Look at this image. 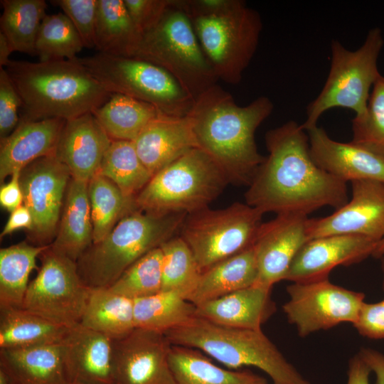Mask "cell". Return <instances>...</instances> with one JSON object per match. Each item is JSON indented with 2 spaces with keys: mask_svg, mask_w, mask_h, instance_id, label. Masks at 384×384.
Segmentation results:
<instances>
[{
  "mask_svg": "<svg viewBox=\"0 0 384 384\" xmlns=\"http://www.w3.org/2000/svg\"><path fill=\"white\" fill-rule=\"evenodd\" d=\"M381 258H382V267H383V275H384V256L382 257ZM383 284H384V281H383Z\"/></svg>",
  "mask_w": 384,
  "mask_h": 384,
  "instance_id": "obj_53",
  "label": "cell"
},
{
  "mask_svg": "<svg viewBox=\"0 0 384 384\" xmlns=\"http://www.w3.org/2000/svg\"><path fill=\"white\" fill-rule=\"evenodd\" d=\"M77 60L111 93L149 103L172 117L188 114L195 100L166 70L137 57L97 53Z\"/></svg>",
  "mask_w": 384,
  "mask_h": 384,
  "instance_id": "obj_9",
  "label": "cell"
},
{
  "mask_svg": "<svg viewBox=\"0 0 384 384\" xmlns=\"http://www.w3.org/2000/svg\"><path fill=\"white\" fill-rule=\"evenodd\" d=\"M50 245L20 242L0 250V308L21 306L36 260Z\"/></svg>",
  "mask_w": 384,
  "mask_h": 384,
  "instance_id": "obj_33",
  "label": "cell"
},
{
  "mask_svg": "<svg viewBox=\"0 0 384 384\" xmlns=\"http://www.w3.org/2000/svg\"><path fill=\"white\" fill-rule=\"evenodd\" d=\"M188 16L218 80L238 84L259 44L262 30L260 14L239 0L223 11Z\"/></svg>",
  "mask_w": 384,
  "mask_h": 384,
  "instance_id": "obj_10",
  "label": "cell"
},
{
  "mask_svg": "<svg viewBox=\"0 0 384 384\" xmlns=\"http://www.w3.org/2000/svg\"><path fill=\"white\" fill-rule=\"evenodd\" d=\"M65 122L58 118L21 119L14 131L1 142V181L40 158L55 155Z\"/></svg>",
  "mask_w": 384,
  "mask_h": 384,
  "instance_id": "obj_22",
  "label": "cell"
},
{
  "mask_svg": "<svg viewBox=\"0 0 384 384\" xmlns=\"http://www.w3.org/2000/svg\"><path fill=\"white\" fill-rule=\"evenodd\" d=\"M171 347L164 334L140 328L113 340L114 384H176L169 363Z\"/></svg>",
  "mask_w": 384,
  "mask_h": 384,
  "instance_id": "obj_16",
  "label": "cell"
},
{
  "mask_svg": "<svg viewBox=\"0 0 384 384\" xmlns=\"http://www.w3.org/2000/svg\"><path fill=\"white\" fill-rule=\"evenodd\" d=\"M258 269L253 245L201 273L190 299L194 305L219 298L256 284Z\"/></svg>",
  "mask_w": 384,
  "mask_h": 384,
  "instance_id": "obj_27",
  "label": "cell"
},
{
  "mask_svg": "<svg viewBox=\"0 0 384 384\" xmlns=\"http://www.w3.org/2000/svg\"><path fill=\"white\" fill-rule=\"evenodd\" d=\"M98 174L132 198H135L153 176L139 157L134 142L124 140H112Z\"/></svg>",
  "mask_w": 384,
  "mask_h": 384,
  "instance_id": "obj_37",
  "label": "cell"
},
{
  "mask_svg": "<svg viewBox=\"0 0 384 384\" xmlns=\"http://www.w3.org/2000/svg\"><path fill=\"white\" fill-rule=\"evenodd\" d=\"M11 384H14L13 383Z\"/></svg>",
  "mask_w": 384,
  "mask_h": 384,
  "instance_id": "obj_54",
  "label": "cell"
},
{
  "mask_svg": "<svg viewBox=\"0 0 384 384\" xmlns=\"http://www.w3.org/2000/svg\"><path fill=\"white\" fill-rule=\"evenodd\" d=\"M142 35L124 0H97L95 48L98 53L134 57Z\"/></svg>",
  "mask_w": 384,
  "mask_h": 384,
  "instance_id": "obj_29",
  "label": "cell"
},
{
  "mask_svg": "<svg viewBox=\"0 0 384 384\" xmlns=\"http://www.w3.org/2000/svg\"><path fill=\"white\" fill-rule=\"evenodd\" d=\"M311 156L318 166L343 182L376 180L384 182V156L331 139L322 127L307 131Z\"/></svg>",
  "mask_w": 384,
  "mask_h": 384,
  "instance_id": "obj_20",
  "label": "cell"
},
{
  "mask_svg": "<svg viewBox=\"0 0 384 384\" xmlns=\"http://www.w3.org/2000/svg\"><path fill=\"white\" fill-rule=\"evenodd\" d=\"M92 223V244L102 241L117 223L137 208L135 198L126 197L110 179L97 174L88 183Z\"/></svg>",
  "mask_w": 384,
  "mask_h": 384,
  "instance_id": "obj_36",
  "label": "cell"
},
{
  "mask_svg": "<svg viewBox=\"0 0 384 384\" xmlns=\"http://www.w3.org/2000/svg\"><path fill=\"white\" fill-rule=\"evenodd\" d=\"M133 142L152 175L190 149L198 148L188 117L164 113L149 122Z\"/></svg>",
  "mask_w": 384,
  "mask_h": 384,
  "instance_id": "obj_24",
  "label": "cell"
},
{
  "mask_svg": "<svg viewBox=\"0 0 384 384\" xmlns=\"http://www.w3.org/2000/svg\"><path fill=\"white\" fill-rule=\"evenodd\" d=\"M67 384H87V383H84L77 382V381H70Z\"/></svg>",
  "mask_w": 384,
  "mask_h": 384,
  "instance_id": "obj_52",
  "label": "cell"
},
{
  "mask_svg": "<svg viewBox=\"0 0 384 384\" xmlns=\"http://www.w3.org/2000/svg\"><path fill=\"white\" fill-rule=\"evenodd\" d=\"M160 247L161 291L174 292L190 302L202 273L191 250L181 236L172 237Z\"/></svg>",
  "mask_w": 384,
  "mask_h": 384,
  "instance_id": "obj_38",
  "label": "cell"
},
{
  "mask_svg": "<svg viewBox=\"0 0 384 384\" xmlns=\"http://www.w3.org/2000/svg\"><path fill=\"white\" fill-rule=\"evenodd\" d=\"M133 301L136 328L165 334L196 316V305L171 292Z\"/></svg>",
  "mask_w": 384,
  "mask_h": 384,
  "instance_id": "obj_34",
  "label": "cell"
},
{
  "mask_svg": "<svg viewBox=\"0 0 384 384\" xmlns=\"http://www.w3.org/2000/svg\"><path fill=\"white\" fill-rule=\"evenodd\" d=\"M60 344L69 382L114 384L112 338L77 324Z\"/></svg>",
  "mask_w": 384,
  "mask_h": 384,
  "instance_id": "obj_19",
  "label": "cell"
},
{
  "mask_svg": "<svg viewBox=\"0 0 384 384\" xmlns=\"http://www.w3.org/2000/svg\"><path fill=\"white\" fill-rule=\"evenodd\" d=\"M370 369L358 353L348 365L347 384H370Z\"/></svg>",
  "mask_w": 384,
  "mask_h": 384,
  "instance_id": "obj_49",
  "label": "cell"
},
{
  "mask_svg": "<svg viewBox=\"0 0 384 384\" xmlns=\"http://www.w3.org/2000/svg\"><path fill=\"white\" fill-rule=\"evenodd\" d=\"M164 335L171 345L198 349L230 369L256 367L274 384H311L261 329L223 326L195 316Z\"/></svg>",
  "mask_w": 384,
  "mask_h": 384,
  "instance_id": "obj_5",
  "label": "cell"
},
{
  "mask_svg": "<svg viewBox=\"0 0 384 384\" xmlns=\"http://www.w3.org/2000/svg\"><path fill=\"white\" fill-rule=\"evenodd\" d=\"M68 329L21 307L0 308V349L59 343Z\"/></svg>",
  "mask_w": 384,
  "mask_h": 384,
  "instance_id": "obj_31",
  "label": "cell"
},
{
  "mask_svg": "<svg viewBox=\"0 0 384 384\" xmlns=\"http://www.w3.org/2000/svg\"><path fill=\"white\" fill-rule=\"evenodd\" d=\"M229 183L206 152L193 148L153 175L135 203L146 212L188 214L207 208Z\"/></svg>",
  "mask_w": 384,
  "mask_h": 384,
  "instance_id": "obj_7",
  "label": "cell"
},
{
  "mask_svg": "<svg viewBox=\"0 0 384 384\" xmlns=\"http://www.w3.org/2000/svg\"><path fill=\"white\" fill-rule=\"evenodd\" d=\"M307 220L303 215L280 213L262 223L253 244L258 269L255 284L272 289L285 280L293 260L309 240Z\"/></svg>",
  "mask_w": 384,
  "mask_h": 384,
  "instance_id": "obj_17",
  "label": "cell"
},
{
  "mask_svg": "<svg viewBox=\"0 0 384 384\" xmlns=\"http://www.w3.org/2000/svg\"><path fill=\"white\" fill-rule=\"evenodd\" d=\"M161 113L149 103L119 93H112L92 112L112 140L132 142Z\"/></svg>",
  "mask_w": 384,
  "mask_h": 384,
  "instance_id": "obj_32",
  "label": "cell"
},
{
  "mask_svg": "<svg viewBox=\"0 0 384 384\" xmlns=\"http://www.w3.org/2000/svg\"><path fill=\"white\" fill-rule=\"evenodd\" d=\"M92 245V223L88 183L70 178L64 200L58 232L50 248L77 262Z\"/></svg>",
  "mask_w": 384,
  "mask_h": 384,
  "instance_id": "obj_26",
  "label": "cell"
},
{
  "mask_svg": "<svg viewBox=\"0 0 384 384\" xmlns=\"http://www.w3.org/2000/svg\"><path fill=\"white\" fill-rule=\"evenodd\" d=\"M273 109L266 96L240 106L215 84L195 100L187 117L198 148L220 166L230 183L249 186L265 158L258 152L255 132Z\"/></svg>",
  "mask_w": 384,
  "mask_h": 384,
  "instance_id": "obj_2",
  "label": "cell"
},
{
  "mask_svg": "<svg viewBox=\"0 0 384 384\" xmlns=\"http://www.w3.org/2000/svg\"><path fill=\"white\" fill-rule=\"evenodd\" d=\"M377 243L355 235H333L309 240L293 260L285 280L307 282L327 279L334 268L356 264L372 256Z\"/></svg>",
  "mask_w": 384,
  "mask_h": 384,
  "instance_id": "obj_18",
  "label": "cell"
},
{
  "mask_svg": "<svg viewBox=\"0 0 384 384\" xmlns=\"http://www.w3.org/2000/svg\"><path fill=\"white\" fill-rule=\"evenodd\" d=\"M21 171H15L9 182L0 188V204L3 208L11 213L23 204V195L21 186Z\"/></svg>",
  "mask_w": 384,
  "mask_h": 384,
  "instance_id": "obj_46",
  "label": "cell"
},
{
  "mask_svg": "<svg viewBox=\"0 0 384 384\" xmlns=\"http://www.w3.org/2000/svg\"><path fill=\"white\" fill-rule=\"evenodd\" d=\"M271 289L254 284L196 306L195 316L218 325L260 330L276 310Z\"/></svg>",
  "mask_w": 384,
  "mask_h": 384,
  "instance_id": "obj_23",
  "label": "cell"
},
{
  "mask_svg": "<svg viewBox=\"0 0 384 384\" xmlns=\"http://www.w3.org/2000/svg\"><path fill=\"white\" fill-rule=\"evenodd\" d=\"M33 228V215L29 209L23 204L10 213L0 236L3 238L19 229H27L32 231Z\"/></svg>",
  "mask_w": 384,
  "mask_h": 384,
  "instance_id": "obj_47",
  "label": "cell"
},
{
  "mask_svg": "<svg viewBox=\"0 0 384 384\" xmlns=\"http://www.w3.org/2000/svg\"><path fill=\"white\" fill-rule=\"evenodd\" d=\"M40 257L41 267L21 308L65 327L79 324L91 288L82 281L76 262L55 252L50 245Z\"/></svg>",
  "mask_w": 384,
  "mask_h": 384,
  "instance_id": "obj_12",
  "label": "cell"
},
{
  "mask_svg": "<svg viewBox=\"0 0 384 384\" xmlns=\"http://www.w3.org/2000/svg\"><path fill=\"white\" fill-rule=\"evenodd\" d=\"M384 44L379 28L370 29L362 46L351 51L339 41L331 43V66L319 95L306 107V119L302 124L306 132L317 126L327 110L341 107L353 110L355 117L366 112L370 90L380 76L378 59Z\"/></svg>",
  "mask_w": 384,
  "mask_h": 384,
  "instance_id": "obj_8",
  "label": "cell"
},
{
  "mask_svg": "<svg viewBox=\"0 0 384 384\" xmlns=\"http://www.w3.org/2000/svg\"><path fill=\"white\" fill-rule=\"evenodd\" d=\"M4 68L22 101L21 119L67 121L92 112L112 95L77 58L38 63L11 60Z\"/></svg>",
  "mask_w": 384,
  "mask_h": 384,
  "instance_id": "obj_3",
  "label": "cell"
},
{
  "mask_svg": "<svg viewBox=\"0 0 384 384\" xmlns=\"http://www.w3.org/2000/svg\"><path fill=\"white\" fill-rule=\"evenodd\" d=\"M351 199L331 215L308 218L309 240L333 235H355L377 242L384 238V182L356 180L351 182Z\"/></svg>",
  "mask_w": 384,
  "mask_h": 384,
  "instance_id": "obj_15",
  "label": "cell"
},
{
  "mask_svg": "<svg viewBox=\"0 0 384 384\" xmlns=\"http://www.w3.org/2000/svg\"><path fill=\"white\" fill-rule=\"evenodd\" d=\"M268 156L248 186L245 203L263 213L308 216L322 207L338 209L348 201L347 183L314 161L307 132L289 121L265 134Z\"/></svg>",
  "mask_w": 384,
  "mask_h": 384,
  "instance_id": "obj_1",
  "label": "cell"
},
{
  "mask_svg": "<svg viewBox=\"0 0 384 384\" xmlns=\"http://www.w3.org/2000/svg\"><path fill=\"white\" fill-rule=\"evenodd\" d=\"M14 50L5 35L0 31V67L4 68L11 60L9 56Z\"/></svg>",
  "mask_w": 384,
  "mask_h": 384,
  "instance_id": "obj_50",
  "label": "cell"
},
{
  "mask_svg": "<svg viewBox=\"0 0 384 384\" xmlns=\"http://www.w3.org/2000/svg\"><path fill=\"white\" fill-rule=\"evenodd\" d=\"M263 214L246 203L235 202L217 210L207 207L186 215L180 236L203 272L252 247Z\"/></svg>",
  "mask_w": 384,
  "mask_h": 384,
  "instance_id": "obj_11",
  "label": "cell"
},
{
  "mask_svg": "<svg viewBox=\"0 0 384 384\" xmlns=\"http://www.w3.org/2000/svg\"><path fill=\"white\" fill-rule=\"evenodd\" d=\"M0 370L14 384H67L60 344L0 349Z\"/></svg>",
  "mask_w": 384,
  "mask_h": 384,
  "instance_id": "obj_25",
  "label": "cell"
},
{
  "mask_svg": "<svg viewBox=\"0 0 384 384\" xmlns=\"http://www.w3.org/2000/svg\"><path fill=\"white\" fill-rule=\"evenodd\" d=\"M79 324L112 340L121 338L136 328L134 301L108 287L91 288Z\"/></svg>",
  "mask_w": 384,
  "mask_h": 384,
  "instance_id": "obj_30",
  "label": "cell"
},
{
  "mask_svg": "<svg viewBox=\"0 0 384 384\" xmlns=\"http://www.w3.org/2000/svg\"><path fill=\"white\" fill-rule=\"evenodd\" d=\"M70 178L68 168L56 155L40 158L21 171L23 205L33 215L32 238L39 245H48L54 235Z\"/></svg>",
  "mask_w": 384,
  "mask_h": 384,
  "instance_id": "obj_14",
  "label": "cell"
},
{
  "mask_svg": "<svg viewBox=\"0 0 384 384\" xmlns=\"http://www.w3.org/2000/svg\"><path fill=\"white\" fill-rule=\"evenodd\" d=\"M21 99L5 68L0 67V138L8 137L19 124Z\"/></svg>",
  "mask_w": 384,
  "mask_h": 384,
  "instance_id": "obj_43",
  "label": "cell"
},
{
  "mask_svg": "<svg viewBox=\"0 0 384 384\" xmlns=\"http://www.w3.org/2000/svg\"><path fill=\"white\" fill-rule=\"evenodd\" d=\"M186 215L130 211L76 262L82 281L90 288L110 287L137 260L174 237Z\"/></svg>",
  "mask_w": 384,
  "mask_h": 384,
  "instance_id": "obj_4",
  "label": "cell"
},
{
  "mask_svg": "<svg viewBox=\"0 0 384 384\" xmlns=\"http://www.w3.org/2000/svg\"><path fill=\"white\" fill-rule=\"evenodd\" d=\"M169 363L176 384H267L251 371L220 368L192 348L171 345Z\"/></svg>",
  "mask_w": 384,
  "mask_h": 384,
  "instance_id": "obj_28",
  "label": "cell"
},
{
  "mask_svg": "<svg viewBox=\"0 0 384 384\" xmlns=\"http://www.w3.org/2000/svg\"><path fill=\"white\" fill-rule=\"evenodd\" d=\"M287 292L289 299L282 309L302 337L341 323L353 324L365 298L363 293L336 285L329 278L293 282Z\"/></svg>",
  "mask_w": 384,
  "mask_h": 384,
  "instance_id": "obj_13",
  "label": "cell"
},
{
  "mask_svg": "<svg viewBox=\"0 0 384 384\" xmlns=\"http://www.w3.org/2000/svg\"><path fill=\"white\" fill-rule=\"evenodd\" d=\"M134 57L166 70L194 100L219 80L181 0H171L159 22L143 33Z\"/></svg>",
  "mask_w": 384,
  "mask_h": 384,
  "instance_id": "obj_6",
  "label": "cell"
},
{
  "mask_svg": "<svg viewBox=\"0 0 384 384\" xmlns=\"http://www.w3.org/2000/svg\"><path fill=\"white\" fill-rule=\"evenodd\" d=\"M162 252L157 247L137 260L108 288L132 300L161 291Z\"/></svg>",
  "mask_w": 384,
  "mask_h": 384,
  "instance_id": "obj_40",
  "label": "cell"
},
{
  "mask_svg": "<svg viewBox=\"0 0 384 384\" xmlns=\"http://www.w3.org/2000/svg\"><path fill=\"white\" fill-rule=\"evenodd\" d=\"M78 31L85 48H95L97 0H54Z\"/></svg>",
  "mask_w": 384,
  "mask_h": 384,
  "instance_id": "obj_42",
  "label": "cell"
},
{
  "mask_svg": "<svg viewBox=\"0 0 384 384\" xmlns=\"http://www.w3.org/2000/svg\"><path fill=\"white\" fill-rule=\"evenodd\" d=\"M358 354L375 373V384H384V354L369 348H363Z\"/></svg>",
  "mask_w": 384,
  "mask_h": 384,
  "instance_id": "obj_48",
  "label": "cell"
},
{
  "mask_svg": "<svg viewBox=\"0 0 384 384\" xmlns=\"http://www.w3.org/2000/svg\"><path fill=\"white\" fill-rule=\"evenodd\" d=\"M353 325L363 336L384 338V299L374 304L364 302Z\"/></svg>",
  "mask_w": 384,
  "mask_h": 384,
  "instance_id": "obj_45",
  "label": "cell"
},
{
  "mask_svg": "<svg viewBox=\"0 0 384 384\" xmlns=\"http://www.w3.org/2000/svg\"><path fill=\"white\" fill-rule=\"evenodd\" d=\"M0 26L14 51L36 55L41 23L46 15L44 0H1Z\"/></svg>",
  "mask_w": 384,
  "mask_h": 384,
  "instance_id": "obj_35",
  "label": "cell"
},
{
  "mask_svg": "<svg viewBox=\"0 0 384 384\" xmlns=\"http://www.w3.org/2000/svg\"><path fill=\"white\" fill-rule=\"evenodd\" d=\"M112 142L92 112H88L65 122L55 155L72 178L89 183L98 174Z\"/></svg>",
  "mask_w": 384,
  "mask_h": 384,
  "instance_id": "obj_21",
  "label": "cell"
},
{
  "mask_svg": "<svg viewBox=\"0 0 384 384\" xmlns=\"http://www.w3.org/2000/svg\"><path fill=\"white\" fill-rule=\"evenodd\" d=\"M83 48L78 31L64 13L45 16L35 45L39 61L75 60Z\"/></svg>",
  "mask_w": 384,
  "mask_h": 384,
  "instance_id": "obj_39",
  "label": "cell"
},
{
  "mask_svg": "<svg viewBox=\"0 0 384 384\" xmlns=\"http://www.w3.org/2000/svg\"><path fill=\"white\" fill-rule=\"evenodd\" d=\"M171 1L124 0V2L134 23L143 34L159 22Z\"/></svg>",
  "mask_w": 384,
  "mask_h": 384,
  "instance_id": "obj_44",
  "label": "cell"
},
{
  "mask_svg": "<svg viewBox=\"0 0 384 384\" xmlns=\"http://www.w3.org/2000/svg\"><path fill=\"white\" fill-rule=\"evenodd\" d=\"M372 256L376 258H381L384 256V238L378 242Z\"/></svg>",
  "mask_w": 384,
  "mask_h": 384,
  "instance_id": "obj_51",
  "label": "cell"
},
{
  "mask_svg": "<svg viewBox=\"0 0 384 384\" xmlns=\"http://www.w3.org/2000/svg\"><path fill=\"white\" fill-rule=\"evenodd\" d=\"M351 143L384 156V76L374 83L366 113L352 119Z\"/></svg>",
  "mask_w": 384,
  "mask_h": 384,
  "instance_id": "obj_41",
  "label": "cell"
}]
</instances>
